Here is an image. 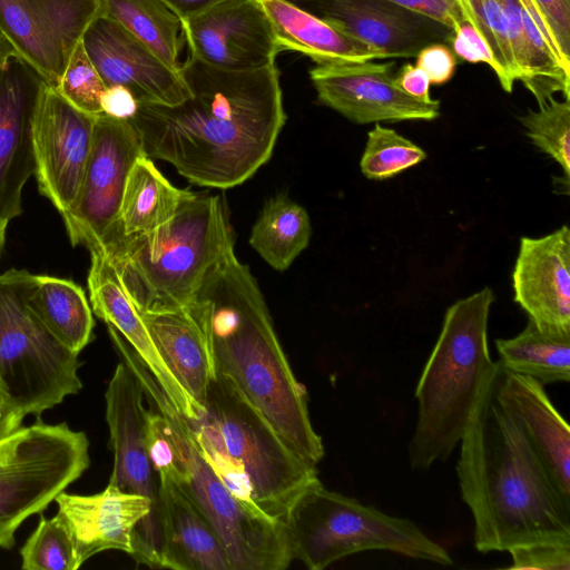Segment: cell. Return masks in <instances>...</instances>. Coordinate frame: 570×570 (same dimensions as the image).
Returning a JSON list of instances; mask_svg holds the SVG:
<instances>
[{"label":"cell","instance_id":"10","mask_svg":"<svg viewBox=\"0 0 570 570\" xmlns=\"http://www.w3.org/2000/svg\"><path fill=\"white\" fill-rule=\"evenodd\" d=\"M90 465L89 440L67 423L38 421L0 441V548Z\"/></svg>","mask_w":570,"mask_h":570},{"label":"cell","instance_id":"8","mask_svg":"<svg viewBox=\"0 0 570 570\" xmlns=\"http://www.w3.org/2000/svg\"><path fill=\"white\" fill-rule=\"evenodd\" d=\"M292 559L322 570L351 554L384 550L441 566L448 550L409 519L326 489L320 479L295 500L284 522Z\"/></svg>","mask_w":570,"mask_h":570},{"label":"cell","instance_id":"22","mask_svg":"<svg viewBox=\"0 0 570 570\" xmlns=\"http://www.w3.org/2000/svg\"><path fill=\"white\" fill-rule=\"evenodd\" d=\"M89 252L88 288L92 312L128 342L177 411L187 419H197L204 406L187 393L168 368L102 250L91 247Z\"/></svg>","mask_w":570,"mask_h":570},{"label":"cell","instance_id":"26","mask_svg":"<svg viewBox=\"0 0 570 570\" xmlns=\"http://www.w3.org/2000/svg\"><path fill=\"white\" fill-rule=\"evenodd\" d=\"M140 315L170 372L187 393L204 406L216 367L196 320L187 308Z\"/></svg>","mask_w":570,"mask_h":570},{"label":"cell","instance_id":"33","mask_svg":"<svg viewBox=\"0 0 570 570\" xmlns=\"http://www.w3.org/2000/svg\"><path fill=\"white\" fill-rule=\"evenodd\" d=\"M426 157V153L410 139L375 124L367 132L360 167L366 178L383 180L419 165Z\"/></svg>","mask_w":570,"mask_h":570},{"label":"cell","instance_id":"21","mask_svg":"<svg viewBox=\"0 0 570 570\" xmlns=\"http://www.w3.org/2000/svg\"><path fill=\"white\" fill-rule=\"evenodd\" d=\"M55 501L57 514L70 533L79 568L106 550H120L131 556L134 531L153 509L150 500L121 492L110 483L91 495L62 491Z\"/></svg>","mask_w":570,"mask_h":570},{"label":"cell","instance_id":"40","mask_svg":"<svg viewBox=\"0 0 570 570\" xmlns=\"http://www.w3.org/2000/svg\"><path fill=\"white\" fill-rule=\"evenodd\" d=\"M415 58V66L426 73L431 85H443L455 72L456 58L452 49L443 42L425 46Z\"/></svg>","mask_w":570,"mask_h":570},{"label":"cell","instance_id":"19","mask_svg":"<svg viewBox=\"0 0 570 570\" xmlns=\"http://www.w3.org/2000/svg\"><path fill=\"white\" fill-rule=\"evenodd\" d=\"M46 86L17 55L0 65V219L21 214L23 186L35 174L32 122Z\"/></svg>","mask_w":570,"mask_h":570},{"label":"cell","instance_id":"25","mask_svg":"<svg viewBox=\"0 0 570 570\" xmlns=\"http://www.w3.org/2000/svg\"><path fill=\"white\" fill-rule=\"evenodd\" d=\"M282 51L292 50L316 65L384 59L381 52L348 37L291 0H259Z\"/></svg>","mask_w":570,"mask_h":570},{"label":"cell","instance_id":"46","mask_svg":"<svg viewBox=\"0 0 570 570\" xmlns=\"http://www.w3.org/2000/svg\"><path fill=\"white\" fill-rule=\"evenodd\" d=\"M17 55L8 40L0 33V65L9 57ZM18 56V55H17Z\"/></svg>","mask_w":570,"mask_h":570},{"label":"cell","instance_id":"18","mask_svg":"<svg viewBox=\"0 0 570 570\" xmlns=\"http://www.w3.org/2000/svg\"><path fill=\"white\" fill-rule=\"evenodd\" d=\"M385 58H412L428 45L449 41L440 22L390 0H291Z\"/></svg>","mask_w":570,"mask_h":570},{"label":"cell","instance_id":"41","mask_svg":"<svg viewBox=\"0 0 570 570\" xmlns=\"http://www.w3.org/2000/svg\"><path fill=\"white\" fill-rule=\"evenodd\" d=\"M407 9L422 13L451 31L463 19L455 0H390Z\"/></svg>","mask_w":570,"mask_h":570},{"label":"cell","instance_id":"39","mask_svg":"<svg viewBox=\"0 0 570 570\" xmlns=\"http://www.w3.org/2000/svg\"><path fill=\"white\" fill-rule=\"evenodd\" d=\"M534 2L560 53L570 63V0H534Z\"/></svg>","mask_w":570,"mask_h":570},{"label":"cell","instance_id":"38","mask_svg":"<svg viewBox=\"0 0 570 570\" xmlns=\"http://www.w3.org/2000/svg\"><path fill=\"white\" fill-rule=\"evenodd\" d=\"M449 41L454 56L470 63H487L497 71L493 53L480 31L463 17L452 30Z\"/></svg>","mask_w":570,"mask_h":570},{"label":"cell","instance_id":"16","mask_svg":"<svg viewBox=\"0 0 570 570\" xmlns=\"http://www.w3.org/2000/svg\"><path fill=\"white\" fill-rule=\"evenodd\" d=\"M188 53L215 68L255 70L282 50L259 0H228L181 21Z\"/></svg>","mask_w":570,"mask_h":570},{"label":"cell","instance_id":"17","mask_svg":"<svg viewBox=\"0 0 570 570\" xmlns=\"http://www.w3.org/2000/svg\"><path fill=\"white\" fill-rule=\"evenodd\" d=\"M81 42L106 87L122 86L139 104L173 107L189 98L180 71L166 66L110 17L96 18Z\"/></svg>","mask_w":570,"mask_h":570},{"label":"cell","instance_id":"34","mask_svg":"<svg viewBox=\"0 0 570 570\" xmlns=\"http://www.w3.org/2000/svg\"><path fill=\"white\" fill-rule=\"evenodd\" d=\"M525 135L535 147L554 159L563 170L566 180L570 176V100L550 98L538 110L520 116Z\"/></svg>","mask_w":570,"mask_h":570},{"label":"cell","instance_id":"14","mask_svg":"<svg viewBox=\"0 0 570 570\" xmlns=\"http://www.w3.org/2000/svg\"><path fill=\"white\" fill-rule=\"evenodd\" d=\"M97 116L77 109L53 87L43 88L32 122L33 175L62 218L76 203Z\"/></svg>","mask_w":570,"mask_h":570},{"label":"cell","instance_id":"43","mask_svg":"<svg viewBox=\"0 0 570 570\" xmlns=\"http://www.w3.org/2000/svg\"><path fill=\"white\" fill-rule=\"evenodd\" d=\"M395 79L405 94L425 101L432 99L430 95L431 82L426 73L415 65L405 63L395 73Z\"/></svg>","mask_w":570,"mask_h":570},{"label":"cell","instance_id":"2","mask_svg":"<svg viewBox=\"0 0 570 570\" xmlns=\"http://www.w3.org/2000/svg\"><path fill=\"white\" fill-rule=\"evenodd\" d=\"M187 309L207 340L216 371L294 453L316 466L325 451L311 422L306 391L292 371L256 279L234 248L209 269Z\"/></svg>","mask_w":570,"mask_h":570},{"label":"cell","instance_id":"31","mask_svg":"<svg viewBox=\"0 0 570 570\" xmlns=\"http://www.w3.org/2000/svg\"><path fill=\"white\" fill-rule=\"evenodd\" d=\"M105 14L151 50L166 66L180 71L185 42L181 20L163 0H105Z\"/></svg>","mask_w":570,"mask_h":570},{"label":"cell","instance_id":"47","mask_svg":"<svg viewBox=\"0 0 570 570\" xmlns=\"http://www.w3.org/2000/svg\"><path fill=\"white\" fill-rule=\"evenodd\" d=\"M8 223H9L8 220L0 219V254L4 246L6 230H7Z\"/></svg>","mask_w":570,"mask_h":570},{"label":"cell","instance_id":"45","mask_svg":"<svg viewBox=\"0 0 570 570\" xmlns=\"http://www.w3.org/2000/svg\"><path fill=\"white\" fill-rule=\"evenodd\" d=\"M225 1L228 0H163L181 21L203 13Z\"/></svg>","mask_w":570,"mask_h":570},{"label":"cell","instance_id":"13","mask_svg":"<svg viewBox=\"0 0 570 570\" xmlns=\"http://www.w3.org/2000/svg\"><path fill=\"white\" fill-rule=\"evenodd\" d=\"M105 0H0V33L16 53L56 88Z\"/></svg>","mask_w":570,"mask_h":570},{"label":"cell","instance_id":"12","mask_svg":"<svg viewBox=\"0 0 570 570\" xmlns=\"http://www.w3.org/2000/svg\"><path fill=\"white\" fill-rule=\"evenodd\" d=\"M144 153L130 120L105 114L96 117L81 186L63 218L72 245L100 247L117 220L129 171Z\"/></svg>","mask_w":570,"mask_h":570},{"label":"cell","instance_id":"32","mask_svg":"<svg viewBox=\"0 0 570 570\" xmlns=\"http://www.w3.org/2000/svg\"><path fill=\"white\" fill-rule=\"evenodd\" d=\"M462 16L468 19L487 40L495 63V76L505 92H511L520 80L505 18L499 0H455Z\"/></svg>","mask_w":570,"mask_h":570},{"label":"cell","instance_id":"5","mask_svg":"<svg viewBox=\"0 0 570 570\" xmlns=\"http://www.w3.org/2000/svg\"><path fill=\"white\" fill-rule=\"evenodd\" d=\"M493 301V291L484 287L445 312L415 387L417 417L407 446L414 471H426L451 456L495 375L498 362L488 344Z\"/></svg>","mask_w":570,"mask_h":570},{"label":"cell","instance_id":"30","mask_svg":"<svg viewBox=\"0 0 570 570\" xmlns=\"http://www.w3.org/2000/svg\"><path fill=\"white\" fill-rule=\"evenodd\" d=\"M500 364L541 384L570 381V335L540 330L528 318L514 337L495 340Z\"/></svg>","mask_w":570,"mask_h":570},{"label":"cell","instance_id":"23","mask_svg":"<svg viewBox=\"0 0 570 570\" xmlns=\"http://www.w3.org/2000/svg\"><path fill=\"white\" fill-rule=\"evenodd\" d=\"M494 394L570 500V428L539 381L497 364Z\"/></svg>","mask_w":570,"mask_h":570},{"label":"cell","instance_id":"37","mask_svg":"<svg viewBox=\"0 0 570 570\" xmlns=\"http://www.w3.org/2000/svg\"><path fill=\"white\" fill-rule=\"evenodd\" d=\"M511 570H569L570 541H537L508 550Z\"/></svg>","mask_w":570,"mask_h":570},{"label":"cell","instance_id":"24","mask_svg":"<svg viewBox=\"0 0 570 570\" xmlns=\"http://www.w3.org/2000/svg\"><path fill=\"white\" fill-rule=\"evenodd\" d=\"M161 568L232 570L223 542L177 480L158 475Z\"/></svg>","mask_w":570,"mask_h":570},{"label":"cell","instance_id":"29","mask_svg":"<svg viewBox=\"0 0 570 570\" xmlns=\"http://www.w3.org/2000/svg\"><path fill=\"white\" fill-rule=\"evenodd\" d=\"M311 235L306 209L278 194L263 206L253 225L249 244L269 266L283 272L308 246Z\"/></svg>","mask_w":570,"mask_h":570},{"label":"cell","instance_id":"42","mask_svg":"<svg viewBox=\"0 0 570 570\" xmlns=\"http://www.w3.org/2000/svg\"><path fill=\"white\" fill-rule=\"evenodd\" d=\"M102 114L130 120L139 106L134 95L125 87L115 85L107 87L100 100Z\"/></svg>","mask_w":570,"mask_h":570},{"label":"cell","instance_id":"35","mask_svg":"<svg viewBox=\"0 0 570 570\" xmlns=\"http://www.w3.org/2000/svg\"><path fill=\"white\" fill-rule=\"evenodd\" d=\"M24 570H77L73 543L61 518L41 517L20 550Z\"/></svg>","mask_w":570,"mask_h":570},{"label":"cell","instance_id":"7","mask_svg":"<svg viewBox=\"0 0 570 570\" xmlns=\"http://www.w3.org/2000/svg\"><path fill=\"white\" fill-rule=\"evenodd\" d=\"M111 341L148 397L167 420L179 473L175 478L212 523L232 570H284L293 561L284 524L253 514L227 489L200 455L186 417L158 386L127 341L108 326Z\"/></svg>","mask_w":570,"mask_h":570},{"label":"cell","instance_id":"4","mask_svg":"<svg viewBox=\"0 0 570 570\" xmlns=\"http://www.w3.org/2000/svg\"><path fill=\"white\" fill-rule=\"evenodd\" d=\"M186 421L200 455L255 515L284 524L298 495L318 479L317 468L294 453L217 371L204 412Z\"/></svg>","mask_w":570,"mask_h":570},{"label":"cell","instance_id":"9","mask_svg":"<svg viewBox=\"0 0 570 570\" xmlns=\"http://www.w3.org/2000/svg\"><path fill=\"white\" fill-rule=\"evenodd\" d=\"M24 269L0 274V394L40 415L82 387L78 354L62 345L28 303L35 282Z\"/></svg>","mask_w":570,"mask_h":570},{"label":"cell","instance_id":"3","mask_svg":"<svg viewBox=\"0 0 570 570\" xmlns=\"http://www.w3.org/2000/svg\"><path fill=\"white\" fill-rule=\"evenodd\" d=\"M493 381L459 443L456 474L472 513L475 549L487 553L537 541H570V500L498 402Z\"/></svg>","mask_w":570,"mask_h":570},{"label":"cell","instance_id":"15","mask_svg":"<svg viewBox=\"0 0 570 570\" xmlns=\"http://www.w3.org/2000/svg\"><path fill=\"white\" fill-rule=\"evenodd\" d=\"M395 62H342L315 65L309 78L317 99L358 125L405 120H434L440 101L405 94L395 79Z\"/></svg>","mask_w":570,"mask_h":570},{"label":"cell","instance_id":"1","mask_svg":"<svg viewBox=\"0 0 570 570\" xmlns=\"http://www.w3.org/2000/svg\"><path fill=\"white\" fill-rule=\"evenodd\" d=\"M180 75L187 100L139 104L130 119L144 151L198 186L243 184L268 161L286 121L276 65L224 70L188 53Z\"/></svg>","mask_w":570,"mask_h":570},{"label":"cell","instance_id":"44","mask_svg":"<svg viewBox=\"0 0 570 570\" xmlns=\"http://www.w3.org/2000/svg\"><path fill=\"white\" fill-rule=\"evenodd\" d=\"M26 415L21 409L0 394V441L18 431Z\"/></svg>","mask_w":570,"mask_h":570},{"label":"cell","instance_id":"36","mask_svg":"<svg viewBox=\"0 0 570 570\" xmlns=\"http://www.w3.org/2000/svg\"><path fill=\"white\" fill-rule=\"evenodd\" d=\"M106 88L80 41L55 89L77 109L97 116L102 114L100 100Z\"/></svg>","mask_w":570,"mask_h":570},{"label":"cell","instance_id":"11","mask_svg":"<svg viewBox=\"0 0 570 570\" xmlns=\"http://www.w3.org/2000/svg\"><path fill=\"white\" fill-rule=\"evenodd\" d=\"M106 421L109 429L114 468L110 484L129 494L151 501L153 509L132 534V559L138 564L161 568V527L159 482L150 462L146 442L144 391L129 366H116L106 393Z\"/></svg>","mask_w":570,"mask_h":570},{"label":"cell","instance_id":"6","mask_svg":"<svg viewBox=\"0 0 570 570\" xmlns=\"http://www.w3.org/2000/svg\"><path fill=\"white\" fill-rule=\"evenodd\" d=\"M235 237L219 195L197 194L160 227L99 247L139 313L186 309Z\"/></svg>","mask_w":570,"mask_h":570},{"label":"cell","instance_id":"28","mask_svg":"<svg viewBox=\"0 0 570 570\" xmlns=\"http://www.w3.org/2000/svg\"><path fill=\"white\" fill-rule=\"evenodd\" d=\"M28 303L46 328L71 352L79 355L91 342L92 309L83 289L72 281L36 275Z\"/></svg>","mask_w":570,"mask_h":570},{"label":"cell","instance_id":"27","mask_svg":"<svg viewBox=\"0 0 570 570\" xmlns=\"http://www.w3.org/2000/svg\"><path fill=\"white\" fill-rule=\"evenodd\" d=\"M194 194L175 187L153 159L141 154L129 171L117 220L101 245L116 237L137 236L160 227Z\"/></svg>","mask_w":570,"mask_h":570},{"label":"cell","instance_id":"20","mask_svg":"<svg viewBox=\"0 0 570 570\" xmlns=\"http://www.w3.org/2000/svg\"><path fill=\"white\" fill-rule=\"evenodd\" d=\"M514 302L542 331L570 335V229L521 237L512 272Z\"/></svg>","mask_w":570,"mask_h":570}]
</instances>
